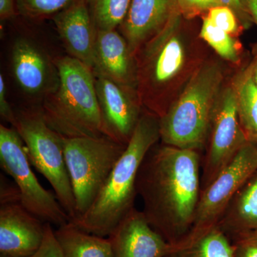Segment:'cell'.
Returning a JSON list of instances; mask_svg holds the SVG:
<instances>
[{"mask_svg": "<svg viewBox=\"0 0 257 257\" xmlns=\"http://www.w3.org/2000/svg\"><path fill=\"white\" fill-rule=\"evenodd\" d=\"M199 151L157 144L139 170L137 192L150 226L174 244L192 229L201 193Z\"/></svg>", "mask_w": 257, "mask_h": 257, "instance_id": "6da1fadb", "label": "cell"}, {"mask_svg": "<svg viewBox=\"0 0 257 257\" xmlns=\"http://www.w3.org/2000/svg\"><path fill=\"white\" fill-rule=\"evenodd\" d=\"M160 140V117L144 111L104 187L84 214L70 221L90 234L108 237L135 208L137 179L147 154Z\"/></svg>", "mask_w": 257, "mask_h": 257, "instance_id": "7a4b0ae2", "label": "cell"}, {"mask_svg": "<svg viewBox=\"0 0 257 257\" xmlns=\"http://www.w3.org/2000/svg\"><path fill=\"white\" fill-rule=\"evenodd\" d=\"M182 18L177 11L134 57L142 104L160 118L173 102L175 84L189 70L190 51L182 30Z\"/></svg>", "mask_w": 257, "mask_h": 257, "instance_id": "3957f363", "label": "cell"}, {"mask_svg": "<svg viewBox=\"0 0 257 257\" xmlns=\"http://www.w3.org/2000/svg\"><path fill=\"white\" fill-rule=\"evenodd\" d=\"M55 62L60 82L41 107L47 124L65 138L104 136L92 69L70 56Z\"/></svg>", "mask_w": 257, "mask_h": 257, "instance_id": "277c9868", "label": "cell"}, {"mask_svg": "<svg viewBox=\"0 0 257 257\" xmlns=\"http://www.w3.org/2000/svg\"><path fill=\"white\" fill-rule=\"evenodd\" d=\"M223 79L224 71L218 62H206L196 69L180 95L160 118L162 144L199 152L204 148Z\"/></svg>", "mask_w": 257, "mask_h": 257, "instance_id": "5b68a950", "label": "cell"}, {"mask_svg": "<svg viewBox=\"0 0 257 257\" xmlns=\"http://www.w3.org/2000/svg\"><path fill=\"white\" fill-rule=\"evenodd\" d=\"M22 138L30 163L51 184L70 221L77 217L75 199L64 155V137L47 124L40 109L16 113L13 126Z\"/></svg>", "mask_w": 257, "mask_h": 257, "instance_id": "8992f818", "label": "cell"}, {"mask_svg": "<svg viewBox=\"0 0 257 257\" xmlns=\"http://www.w3.org/2000/svg\"><path fill=\"white\" fill-rule=\"evenodd\" d=\"M126 146L106 136L64 138V159L75 199L76 218L91 207Z\"/></svg>", "mask_w": 257, "mask_h": 257, "instance_id": "52a82bcc", "label": "cell"}, {"mask_svg": "<svg viewBox=\"0 0 257 257\" xmlns=\"http://www.w3.org/2000/svg\"><path fill=\"white\" fill-rule=\"evenodd\" d=\"M0 164L14 179L20 202L30 212L57 227L70 221L57 197L42 187L32 172L26 147L18 132L3 124L0 125Z\"/></svg>", "mask_w": 257, "mask_h": 257, "instance_id": "ba28073f", "label": "cell"}, {"mask_svg": "<svg viewBox=\"0 0 257 257\" xmlns=\"http://www.w3.org/2000/svg\"><path fill=\"white\" fill-rule=\"evenodd\" d=\"M209 146L202 160L201 191L209 185L246 143L232 86L221 90L213 112Z\"/></svg>", "mask_w": 257, "mask_h": 257, "instance_id": "9c48e42d", "label": "cell"}, {"mask_svg": "<svg viewBox=\"0 0 257 257\" xmlns=\"http://www.w3.org/2000/svg\"><path fill=\"white\" fill-rule=\"evenodd\" d=\"M256 171L257 145L247 143L215 179L201 191L191 229L217 224L235 194Z\"/></svg>", "mask_w": 257, "mask_h": 257, "instance_id": "30bf717a", "label": "cell"}, {"mask_svg": "<svg viewBox=\"0 0 257 257\" xmlns=\"http://www.w3.org/2000/svg\"><path fill=\"white\" fill-rule=\"evenodd\" d=\"M94 77L104 136L126 146L143 113L138 89L100 75Z\"/></svg>", "mask_w": 257, "mask_h": 257, "instance_id": "8fae6325", "label": "cell"}, {"mask_svg": "<svg viewBox=\"0 0 257 257\" xmlns=\"http://www.w3.org/2000/svg\"><path fill=\"white\" fill-rule=\"evenodd\" d=\"M11 66L15 82L29 96L43 100L58 87L60 77L55 60L27 37H19L13 44Z\"/></svg>", "mask_w": 257, "mask_h": 257, "instance_id": "7c38bea8", "label": "cell"}, {"mask_svg": "<svg viewBox=\"0 0 257 257\" xmlns=\"http://www.w3.org/2000/svg\"><path fill=\"white\" fill-rule=\"evenodd\" d=\"M45 223L32 214L20 199L0 202L1 257H30L43 241Z\"/></svg>", "mask_w": 257, "mask_h": 257, "instance_id": "4fadbf2b", "label": "cell"}, {"mask_svg": "<svg viewBox=\"0 0 257 257\" xmlns=\"http://www.w3.org/2000/svg\"><path fill=\"white\" fill-rule=\"evenodd\" d=\"M108 237L114 257H165L172 248L135 207Z\"/></svg>", "mask_w": 257, "mask_h": 257, "instance_id": "5bb4252c", "label": "cell"}, {"mask_svg": "<svg viewBox=\"0 0 257 257\" xmlns=\"http://www.w3.org/2000/svg\"><path fill=\"white\" fill-rule=\"evenodd\" d=\"M52 19L69 56L92 69L97 30L85 0H75Z\"/></svg>", "mask_w": 257, "mask_h": 257, "instance_id": "9a60e30c", "label": "cell"}, {"mask_svg": "<svg viewBox=\"0 0 257 257\" xmlns=\"http://www.w3.org/2000/svg\"><path fill=\"white\" fill-rule=\"evenodd\" d=\"M179 11L177 0H132L119 28L133 57Z\"/></svg>", "mask_w": 257, "mask_h": 257, "instance_id": "2e32d148", "label": "cell"}, {"mask_svg": "<svg viewBox=\"0 0 257 257\" xmlns=\"http://www.w3.org/2000/svg\"><path fill=\"white\" fill-rule=\"evenodd\" d=\"M93 72L124 85L137 88V67L127 42L117 30L96 32Z\"/></svg>", "mask_w": 257, "mask_h": 257, "instance_id": "e0dca14e", "label": "cell"}, {"mask_svg": "<svg viewBox=\"0 0 257 257\" xmlns=\"http://www.w3.org/2000/svg\"><path fill=\"white\" fill-rule=\"evenodd\" d=\"M165 257H234L229 236L217 224L191 229L182 239L172 244Z\"/></svg>", "mask_w": 257, "mask_h": 257, "instance_id": "ac0fdd59", "label": "cell"}, {"mask_svg": "<svg viewBox=\"0 0 257 257\" xmlns=\"http://www.w3.org/2000/svg\"><path fill=\"white\" fill-rule=\"evenodd\" d=\"M217 226L226 235L257 230V171L235 194Z\"/></svg>", "mask_w": 257, "mask_h": 257, "instance_id": "d6986e66", "label": "cell"}, {"mask_svg": "<svg viewBox=\"0 0 257 257\" xmlns=\"http://www.w3.org/2000/svg\"><path fill=\"white\" fill-rule=\"evenodd\" d=\"M55 235L66 257H114L109 237L88 233L71 221L59 226Z\"/></svg>", "mask_w": 257, "mask_h": 257, "instance_id": "ffe728a7", "label": "cell"}, {"mask_svg": "<svg viewBox=\"0 0 257 257\" xmlns=\"http://www.w3.org/2000/svg\"><path fill=\"white\" fill-rule=\"evenodd\" d=\"M240 124L248 143L257 145V84L251 64L235 76L232 83Z\"/></svg>", "mask_w": 257, "mask_h": 257, "instance_id": "44dd1931", "label": "cell"}, {"mask_svg": "<svg viewBox=\"0 0 257 257\" xmlns=\"http://www.w3.org/2000/svg\"><path fill=\"white\" fill-rule=\"evenodd\" d=\"M131 2L132 0H85L97 31L117 30L127 15Z\"/></svg>", "mask_w": 257, "mask_h": 257, "instance_id": "7402d4cb", "label": "cell"}, {"mask_svg": "<svg viewBox=\"0 0 257 257\" xmlns=\"http://www.w3.org/2000/svg\"><path fill=\"white\" fill-rule=\"evenodd\" d=\"M199 37L221 58L234 64L240 62L239 46L231 35L216 27L210 19L203 18Z\"/></svg>", "mask_w": 257, "mask_h": 257, "instance_id": "603a6c76", "label": "cell"}, {"mask_svg": "<svg viewBox=\"0 0 257 257\" xmlns=\"http://www.w3.org/2000/svg\"><path fill=\"white\" fill-rule=\"evenodd\" d=\"M75 0H16L19 17L39 22L52 18Z\"/></svg>", "mask_w": 257, "mask_h": 257, "instance_id": "cb8c5ba5", "label": "cell"}, {"mask_svg": "<svg viewBox=\"0 0 257 257\" xmlns=\"http://www.w3.org/2000/svg\"><path fill=\"white\" fill-rule=\"evenodd\" d=\"M207 17L216 27L229 35H238L243 29L234 12L224 5L209 10Z\"/></svg>", "mask_w": 257, "mask_h": 257, "instance_id": "d4e9b609", "label": "cell"}, {"mask_svg": "<svg viewBox=\"0 0 257 257\" xmlns=\"http://www.w3.org/2000/svg\"><path fill=\"white\" fill-rule=\"evenodd\" d=\"M233 248L234 257H257V230L227 235Z\"/></svg>", "mask_w": 257, "mask_h": 257, "instance_id": "484cf974", "label": "cell"}, {"mask_svg": "<svg viewBox=\"0 0 257 257\" xmlns=\"http://www.w3.org/2000/svg\"><path fill=\"white\" fill-rule=\"evenodd\" d=\"M177 8L184 18L190 19L220 6V0H177Z\"/></svg>", "mask_w": 257, "mask_h": 257, "instance_id": "4316f807", "label": "cell"}, {"mask_svg": "<svg viewBox=\"0 0 257 257\" xmlns=\"http://www.w3.org/2000/svg\"><path fill=\"white\" fill-rule=\"evenodd\" d=\"M30 257H66L56 239L55 230L50 223H45V232L40 248Z\"/></svg>", "mask_w": 257, "mask_h": 257, "instance_id": "83f0119b", "label": "cell"}, {"mask_svg": "<svg viewBox=\"0 0 257 257\" xmlns=\"http://www.w3.org/2000/svg\"><path fill=\"white\" fill-rule=\"evenodd\" d=\"M0 114L5 121L14 126L16 122V113L13 111L7 97L6 84L3 74H0Z\"/></svg>", "mask_w": 257, "mask_h": 257, "instance_id": "f1b7e54d", "label": "cell"}, {"mask_svg": "<svg viewBox=\"0 0 257 257\" xmlns=\"http://www.w3.org/2000/svg\"><path fill=\"white\" fill-rule=\"evenodd\" d=\"M220 2L221 5L234 12L243 29H248L252 25V20L243 8L241 0H220Z\"/></svg>", "mask_w": 257, "mask_h": 257, "instance_id": "f546056e", "label": "cell"}, {"mask_svg": "<svg viewBox=\"0 0 257 257\" xmlns=\"http://www.w3.org/2000/svg\"><path fill=\"white\" fill-rule=\"evenodd\" d=\"M19 17L16 0H0V20L10 21Z\"/></svg>", "mask_w": 257, "mask_h": 257, "instance_id": "4dcf8cb0", "label": "cell"}, {"mask_svg": "<svg viewBox=\"0 0 257 257\" xmlns=\"http://www.w3.org/2000/svg\"><path fill=\"white\" fill-rule=\"evenodd\" d=\"M243 8L257 25V0H241Z\"/></svg>", "mask_w": 257, "mask_h": 257, "instance_id": "1f68e13d", "label": "cell"}, {"mask_svg": "<svg viewBox=\"0 0 257 257\" xmlns=\"http://www.w3.org/2000/svg\"><path fill=\"white\" fill-rule=\"evenodd\" d=\"M250 64H251V70H252L253 79L257 84V43L253 47V60Z\"/></svg>", "mask_w": 257, "mask_h": 257, "instance_id": "d6a6232c", "label": "cell"}]
</instances>
